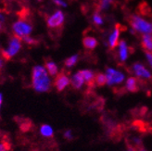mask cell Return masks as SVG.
I'll use <instances>...</instances> for the list:
<instances>
[{"instance_id": "cell-19", "label": "cell", "mask_w": 152, "mask_h": 151, "mask_svg": "<svg viewBox=\"0 0 152 151\" xmlns=\"http://www.w3.org/2000/svg\"><path fill=\"white\" fill-rule=\"evenodd\" d=\"M78 58H79L78 55H73V56H72V57H70V58H68L65 60L64 64H65V66H66L67 68H72V67H73L76 63H77Z\"/></svg>"}, {"instance_id": "cell-6", "label": "cell", "mask_w": 152, "mask_h": 151, "mask_svg": "<svg viewBox=\"0 0 152 151\" xmlns=\"http://www.w3.org/2000/svg\"><path fill=\"white\" fill-rule=\"evenodd\" d=\"M65 20L64 14L61 10H57L54 14H52L50 17H48L47 20V25L49 29L57 30L62 28L63 23Z\"/></svg>"}, {"instance_id": "cell-8", "label": "cell", "mask_w": 152, "mask_h": 151, "mask_svg": "<svg viewBox=\"0 0 152 151\" xmlns=\"http://www.w3.org/2000/svg\"><path fill=\"white\" fill-rule=\"evenodd\" d=\"M132 71L134 73L136 77L143 80H150L152 78L151 72L144 66L143 64L139 62H135L132 66Z\"/></svg>"}, {"instance_id": "cell-18", "label": "cell", "mask_w": 152, "mask_h": 151, "mask_svg": "<svg viewBox=\"0 0 152 151\" xmlns=\"http://www.w3.org/2000/svg\"><path fill=\"white\" fill-rule=\"evenodd\" d=\"M40 133L45 137H52L54 135V131H53L52 127L48 124H43L40 127Z\"/></svg>"}, {"instance_id": "cell-20", "label": "cell", "mask_w": 152, "mask_h": 151, "mask_svg": "<svg viewBox=\"0 0 152 151\" xmlns=\"http://www.w3.org/2000/svg\"><path fill=\"white\" fill-rule=\"evenodd\" d=\"M93 22L96 26H100L103 24V18L98 11H96L93 15Z\"/></svg>"}, {"instance_id": "cell-22", "label": "cell", "mask_w": 152, "mask_h": 151, "mask_svg": "<svg viewBox=\"0 0 152 151\" xmlns=\"http://www.w3.org/2000/svg\"><path fill=\"white\" fill-rule=\"evenodd\" d=\"M23 40L26 44H37V41L35 40V39H34V38H32L31 36H27V37H24Z\"/></svg>"}, {"instance_id": "cell-21", "label": "cell", "mask_w": 152, "mask_h": 151, "mask_svg": "<svg viewBox=\"0 0 152 151\" xmlns=\"http://www.w3.org/2000/svg\"><path fill=\"white\" fill-rule=\"evenodd\" d=\"M113 2V0H100L99 2V10H105V9H108L110 4Z\"/></svg>"}, {"instance_id": "cell-28", "label": "cell", "mask_w": 152, "mask_h": 151, "mask_svg": "<svg viewBox=\"0 0 152 151\" xmlns=\"http://www.w3.org/2000/svg\"><path fill=\"white\" fill-rule=\"evenodd\" d=\"M3 66H4V61H3V58H2L1 57H0V71L2 70Z\"/></svg>"}, {"instance_id": "cell-4", "label": "cell", "mask_w": 152, "mask_h": 151, "mask_svg": "<svg viewBox=\"0 0 152 151\" xmlns=\"http://www.w3.org/2000/svg\"><path fill=\"white\" fill-rule=\"evenodd\" d=\"M20 47H21V40L16 36L11 37L9 47H7L6 50L2 51V58L7 60L10 59L12 57H14L20 51Z\"/></svg>"}, {"instance_id": "cell-24", "label": "cell", "mask_w": 152, "mask_h": 151, "mask_svg": "<svg viewBox=\"0 0 152 151\" xmlns=\"http://www.w3.org/2000/svg\"><path fill=\"white\" fill-rule=\"evenodd\" d=\"M64 137H65L67 140H72V139L73 138V135H72V130H67V131L64 133Z\"/></svg>"}, {"instance_id": "cell-29", "label": "cell", "mask_w": 152, "mask_h": 151, "mask_svg": "<svg viewBox=\"0 0 152 151\" xmlns=\"http://www.w3.org/2000/svg\"><path fill=\"white\" fill-rule=\"evenodd\" d=\"M137 147V151H147L145 148H143L142 147Z\"/></svg>"}, {"instance_id": "cell-17", "label": "cell", "mask_w": 152, "mask_h": 151, "mask_svg": "<svg viewBox=\"0 0 152 151\" xmlns=\"http://www.w3.org/2000/svg\"><path fill=\"white\" fill-rule=\"evenodd\" d=\"M95 85L97 86H104L107 85V77L106 74L102 72H98L95 76Z\"/></svg>"}, {"instance_id": "cell-2", "label": "cell", "mask_w": 152, "mask_h": 151, "mask_svg": "<svg viewBox=\"0 0 152 151\" xmlns=\"http://www.w3.org/2000/svg\"><path fill=\"white\" fill-rule=\"evenodd\" d=\"M129 23H130L132 30L136 34H152V23L147 20L143 19L139 15L131 14L129 16Z\"/></svg>"}, {"instance_id": "cell-7", "label": "cell", "mask_w": 152, "mask_h": 151, "mask_svg": "<svg viewBox=\"0 0 152 151\" xmlns=\"http://www.w3.org/2000/svg\"><path fill=\"white\" fill-rule=\"evenodd\" d=\"M124 27L123 25H121L119 23H117L115 25V27H114L113 31L111 32V34L109 37V40H108L110 50H113L118 47V44L120 42L121 32L124 31Z\"/></svg>"}, {"instance_id": "cell-30", "label": "cell", "mask_w": 152, "mask_h": 151, "mask_svg": "<svg viewBox=\"0 0 152 151\" xmlns=\"http://www.w3.org/2000/svg\"><path fill=\"white\" fill-rule=\"evenodd\" d=\"M1 104H2V95L0 94V107H1Z\"/></svg>"}, {"instance_id": "cell-5", "label": "cell", "mask_w": 152, "mask_h": 151, "mask_svg": "<svg viewBox=\"0 0 152 151\" xmlns=\"http://www.w3.org/2000/svg\"><path fill=\"white\" fill-rule=\"evenodd\" d=\"M105 74H106V77H107V85L110 86L121 84L125 78L124 74L123 72L113 69V68H107Z\"/></svg>"}, {"instance_id": "cell-12", "label": "cell", "mask_w": 152, "mask_h": 151, "mask_svg": "<svg viewBox=\"0 0 152 151\" xmlns=\"http://www.w3.org/2000/svg\"><path fill=\"white\" fill-rule=\"evenodd\" d=\"M83 47L87 50H94L98 44L97 40L93 36H85L83 38Z\"/></svg>"}, {"instance_id": "cell-27", "label": "cell", "mask_w": 152, "mask_h": 151, "mask_svg": "<svg viewBox=\"0 0 152 151\" xmlns=\"http://www.w3.org/2000/svg\"><path fill=\"white\" fill-rule=\"evenodd\" d=\"M126 151H137V147L128 143V144L126 145Z\"/></svg>"}, {"instance_id": "cell-10", "label": "cell", "mask_w": 152, "mask_h": 151, "mask_svg": "<svg viewBox=\"0 0 152 151\" xmlns=\"http://www.w3.org/2000/svg\"><path fill=\"white\" fill-rule=\"evenodd\" d=\"M129 54H130V47H128V44L125 40H120L118 44V58L121 62H125Z\"/></svg>"}, {"instance_id": "cell-16", "label": "cell", "mask_w": 152, "mask_h": 151, "mask_svg": "<svg viewBox=\"0 0 152 151\" xmlns=\"http://www.w3.org/2000/svg\"><path fill=\"white\" fill-rule=\"evenodd\" d=\"M45 69H47L48 73H49L51 76H55V75H58V66L56 65L55 62L51 61V60L45 62Z\"/></svg>"}, {"instance_id": "cell-14", "label": "cell", "mask_w": 152, "mask_h": 151, "mask_svg": "<svg viewBox=\"0 0 152 151\" xmlns=\"http://www.w3.org/2000/svg\"><path fill=\"white\" fill-rule=\"evenodd\" d=\"M141 46L145 52H152V34H143L141 36Z\"/></svg>"}, {"instance_id": "cell-3", "label": "cell", "mask_w": 152, "mask_h": 151, "mask_svg": "<svg viewBox=\"0 0 152 151\" xmlns=\"http://www.w3.org/2000/svg\"><path fill=\"white\" fill-rule=\"evenodd\" d=\"M12 31L14 33V36L22 40L24 37H27L31 34L33 31V26L30 22L22 18L16 22H14L12 25Z\"/></svg>"}, {"instance_id": "cell-11", "label": "cell", "mask_w": 152, "mask_h": 151, "mask_svg": "<svg viewBox=\"0 0 152 151\" xmlns=\"http://www.w3.org/2000/svg\"><path fill=\"white\" fill-rule=\"evenodd\" d=\"M125 89L128 92L136 93L139 90L138 81L135 77H129L125 82Z\"/></svg>"}, {"instance_id": "cell-9", "label": "cell", "mask_w": 152, "mask_h": 151, "mask_svg": "<svg viewBox=\"0 0 152 151\" xmlns=\"http://www.w3.org/2000/svg\"><path fill=\"white\" fill-rule=\"evenodd\" d=\"M70 82L71 81H70L69 76H68V74L62 71L57 75V77L54 81V85L58 92H62L63 90L70 85Z\"/></svg>"}, {"instance_id": "cell-15", "label": "cell", "mask_w": 152, "mask_h": 151, "mask_svg": "<svg viewBox=\"0 0 152 151\" xmlns=\"http://www.w3.org/2000/svg\"><path fill=\"white\" fill-rule=\"evenodd\" d=\"M83 77V80L86 82V84L89 85V86H93L95 85V76L96 74L90 70H83V71H80Z\"/></svg>"}, {"instance_id": "cell-31", "label": "cell", "mask_w": 152, "mask_h": 151, "mask_svg": "<svg viewBox=\"0 0 152 151\" xmlns=\"http://www.w3.org/2000/svg\"><path fill=\"white\" fill-rule=\"evenodd\" d=\"M1 28H2V25H1V22H0V30H1Z\"/></svg>"}, {"instance_id": "cell-25", "label": "cell", "mask_w": 152, "mask_h": 151, "mask_svg": "<svg viewBox=\"0 0 152 151\" xmlns=\"http://www.w3.org/2000/svg\"><path fill=\"white\" fill-rule=\"evenodd\" d=\"M0 151H9V145H7V143L5 142L0 143Z\"/></svg>"}, {"instance_id": "cell-23", "label": "cell", "mask_w": 152, "mask_h": 151, "mask_svg": "<svg viewBox=\"0 0 152 151\" xmlns=\"http://www.w3.org/2000/svg\"><path fill=\"white\" fill-rule=\"evenodd\" d=\"M145 55L150 68L152 69V52H145Z\"/></svg>"}, {"instance_id": "cell-26", "label": "cell", "mask_w": 152, "mask_h": 151, "mask_svg": "<svg viewBox=\"0 0 152 151\" xmlns=\"http://www.w3.org/2000/svg\"><path fill=\"white\" fill-rule=\"evenodd\" d=\"M53 3L58 7H67V4L63 1V0H52Z\"/></svg>"}, {"instance_id": "cell-1", "label": "cell", "mask_w": 152, "mask_h": 151, "mask_svg": "<svg viewBox=\"0 0 152 151\" xmlns=\"http://www.w3.org/2000/svg\"><path fill=\"white\" fill-rule=\"evenodd\" d=\"M32 85L36 92H48L51 87V81L48 73L43 66H35L32 71Z\"/></svg>"}, {"instance_id": "cell-13", "label": "cell", "mask_w": 152, "mask_h": 151, "mask_svg": "<svg viewBox=\"0 0 152 151\" xmlns=\"http://www.w3.org/2000/svg\"><path fill=\"white\" fill-rule=\"evenodd\" d=\"M71 84L74 89H77V90H79L83 87V84H85V80H83V77L81 71L76 72L72 77Z\"/></svg>"}]
</instances>
